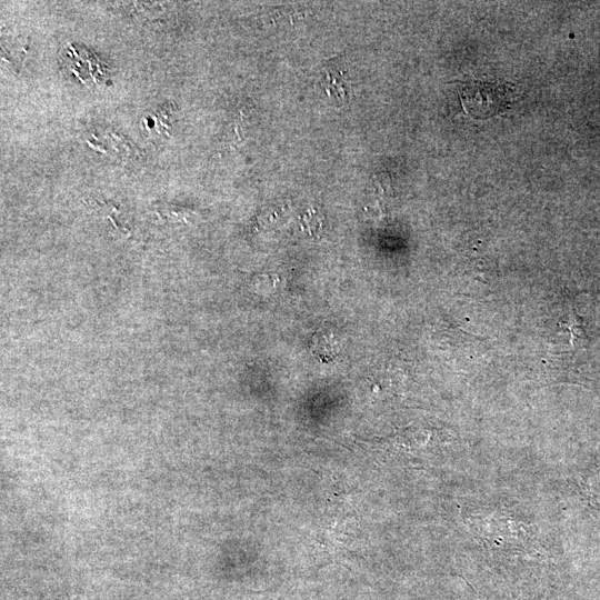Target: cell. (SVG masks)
<instances>
[{"mask_svg": "<svg viewBox=\"0 0 600 600\" xmlns=\"http://www.w3.org/2000/svg\"><path fill=\"white\" fill-rule=\"evenodd\" d=\"M513 98L509 83L471 80L460 91L464 112L476 119H487L504 111Z\"/></svg>", "mask_w": 600, "mask_h": 600, "instance_id": "cell-1", "label": "cell"}, {"mask_svg": "<svg viewBox=\"0 0 600 600\" xmlns=\"http://www.w3.org/2000/svg\"><path fill=\"white\" fill-rule=\"evenodd\" d=\"M312 354L321 362H330L336 358L339 351V342L337 337L329 331H321L314 334L312 346Z\"/></svg>", "mask_w": 600, "mask_h": 600, "instance_id": "cell-2", "label": "cell"}, {"mask_svg": "<svg viewBox=\"0 0 600 600\" xmlns=\"http://www.w3.org/2000/svg\"><path fill=\"white\" fill-rule=\"evenodd\" d=\"M586 492L590 502L600 510V469L588 478Z\"/></svg>", "mask_w": 600, "mask_h": 600, "instance_id": "cell-3", "label": "cell"}]
</instances>
